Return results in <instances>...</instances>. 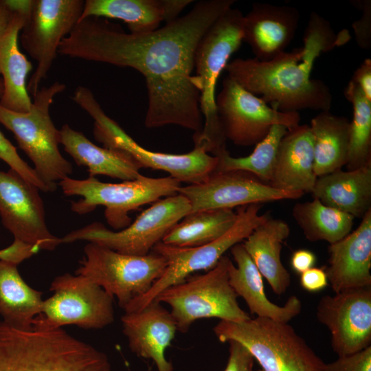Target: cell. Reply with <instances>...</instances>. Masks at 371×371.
<instances>
[{
	"label": "cell",
	"mask_w": 371,
	"mask_h": 371,
	"mask_svg": "<svg viewBox=\"0 0 371 371\" xmlns=\"http://www.w3.org/2000/svg\"><path fill=\"white\" fill-rule=\"evenodd\" d=\"M13 16L14 13L8 8L4 0H0V36L8 29Z\"/></svg>",
	"instance_id": "obj_44"
},
{
	"label": "cell",
	"mask_w": 371,
	"mask_h": 371,
	"mask_svg": "<svg viewBox=\"0 0 371 371\" xmlns=\"http://www.w3.org/2000/svg\"><path fill=\"white\" fill-rule=\"evenodd\" d=\"M25 19V16L14 13L8 29L0 36V75L3 86L0 105L21 113L28 112L32 102L26 84L32 65L20 51L18 44Z\"/></svg>",
	"instance_id": "obj_27"
},
{
	"label": "cell",
	"mask_w": 371,
	"mask_h": 371,
	"mask_svg": "<svg viewBox=\"0 0 371 371\" xmlns=\"http://www.w3.org/2000/svg\"><path fill=\"white\" fill-rule=\"evenodd\" d=\"M263 203H253L239 207L236 220L221 236L207 244L193 247H177L158 243L152 251L163 256L166 267L161 277L143 296L131 302L124 312H135L153 301L164 289L182 282L196 271L213 268L235 245L246 239L256 227L265 221L269 214H260Z\"/></svg>",
	"instance_id": "obj_10"
},
{
	"label": "cell",
	"mask_w": 371,
	"mask_h": 371,
	"mask_svg": "<svg viewBox=\"0 0 371 371\" xmlns=\"http://www.w3.org/2000/svg\"><path fill=\"white\" fill-rule=\"evenodd\" d=\"M358 227L328 247V265L324 269L335 293L371 286V210Z\"/></svg>",
	"instance_id": "obj_20"
},
{
	"label": "cell",
	"mask_w": 371,
	"mask_h": 371,
	"mask_svg": "<svg viewBox=\"0 0 371 371\" xmlns=\"http://www.w3.org/2000/svg\"><path fill=\"white\" fill-rule=\"evenodd\" d=\"M67 196L81 198L72 201L71 210L78 214L93 212L97 207H104L107 223L115 229L121 230L131 223L128 214L139 207L155 203L163 196L178 194L181 183L168 176L152 178L141 175L134 180L121 183H105L94 177L76 179L69 177L58 184Z\"/></svg>",
	"instance_id": "obj_8"
},
{
	"label": "cell",
	"mask_w": 371,
	"mask_h": 371,
	"mask_svg": "<svg viewBox=\"0 0 371 371\" xmlns=\"http://www.w3.org/2000/svg\"><path fill=\"white\" fill-rule=\"evenodd\" d=\"M231 262L224 255L204 274L189 276L155 297L154 300L170 306L177 330L186 333L195 321L201 319L238 322L251 318L240 307L238 296L229 284L228 269Z\"/></svg>",
	"instance_id": "obj_9"
},
{
	"label": "cell",
	"mask_w": 371,
	"mask_h": 371,
	"mask_svg": "<svg viewBox=\"0 0 371 371\" xmlns=\"http://www.w3.org/2000/svg\"><path fill=\"white\" fill-rule=\"evenodd\" d=\"M235 0H203L186 14L148 33H126L100 17L78 21L58 54L74 58L133 68L145 78L147 128L174 124L203 128L200 93L192 82L197 45L210 26Z\"/></svg>",
	"instance_id": "obj_1"
},
{
	"label": "cell",
	"mask_w": 371,
	"mask_h": 371,
	"mask_svg": "<svg viewBox=\"0 0 371 371\" xmlns=\"http://www.w3.org/2000/svg\"><path fill=\"white\" fill-rule=\"evenodd\" d=\"M60 144L77 165L87 168L89 177L105 175L130 181L141 175L140 165L130 154L121 150L98 146L67 124L60 129Z\"/></svg>",
	"instance_id": "obj_25"
},
{
	"label": "cell",
	"mask_w": 371,
	"mask_h": 371,
	"mask_svg": "<svg viewBox=\"0 0 371 371\" xmlns=\"http://www.w3.org/2000/svg\"><path fill=\"white\" fill-rule=\"evenodd\" d=\"M0 371H113L108 357L61 328L19 329L0 322Z\"/></svg>",
	"instance_id": "obj_3"
},
{
	"label": "cell",
	"mask_w": 371,
	"mask_h": 371,
	"mask_svg": "<svg viewBox=\"0 0 371 371\" xmlns=\"http://www.w3.org/2000/svg\"><path fill=\"white\" fill-rule=\"evenodd\" d=\"M121 321L133 353L153 360L158 371H174L165 352L175 338L177 327L170 311L162 303L153 300L141 310L125 313Z\"/></svg>",
	"instance_id": "obj_19"
},
{
	"label": "cell",
	"mask_w": 371,
	"mask_h": 371,
	"mask_svg": "<svg viewBox=\"0 0 371 371\" xmlns=\"http://www.w3.org/2000/svg\"><path fill=\"white\" fill-rule=\"evenodd\" d=\"M72 100L93 120V137L104 147L117 149L130 154L142 168L163 170L180 183L198 184L213 173L218 159L201 146L194 145L186 154H170L151 151L137 144L124 129L102 110L92 91L78 86Z\"/></svg>",
	"instance_id": "obj_7"
},
{
	"label": "cell",
	"mask_w": 371,
	"mask_h": 371,
	"mask_svg": "<svg viewBox=\"0 0 371 371\" xmlns=\"http://www.w3.org/2000/svg\"><path fill=\"white\" fill-rule=\"evenodd\" d=\"M311 193L323 204L362 218L371 210V165L319 177Z\"/></svg>",
	"instance_id": "obj_26"
},
{
	"label": "cell",
	"mask_w": 371,
	"mask_h": 371,
	"mask_svg": "<svg viewBox=\"0 0 371 371\" xmlns=\"http://www.w3.org/2000/svg\"><path fill=\"white\" fill-rule=\"evenodd\" d=\"M244 15L237 8H229L201 38L194 55L196 75L192 82L200 93L203 128L194 135V145L214 156L226 149V139L218 117L216 87L231 56L243 41Z\"/></svg>",
	"instance_id": "obj_4"
},
{
	"label": "cell",
	"mask_w": 371,
	"mask_h": 371,
	"mask_svg": "<svg viewBox=\"0 0 371 371\" xmlns=\"http://www.w3.org/2000/svg\"><path fill=\"white\" fill-rule=\"evenodd\" d=\"M358 7L362 12L359 20L355 21L352 26L359 47L363 49L371 48V1H357Z\"/></svg>",
	"instance_id": "obj_37"
},
{
	"label": "cell",
	"mask_w": 371,
	"mask_h": 371,
	"mask_svg": "<svg viewBox=\"0 0 371 371\" xmlns=\"http://www.w3.org/2000/svg\"><path fill=\"white\" fill-rule=\"evenodd\" d=\"M3 82H2L1 78L0 76V98L1 97V95L3 94Z\"/></svg>",
	"instance_id": "obj_45"
},
{
	"label": "cell",
	"mask_w": 371,
	"mask_h": 371,
	"mask_svg": "<svg viewBox=\"0 0 371 371\" xmlns=\"http://www.w3.org/2000/svg\"><path fill=\"white\" fill-rule=\"evenodd\" d=\"M8 8L12 12L21 14L26 18L29 15L33 0H4Z\"/></svg>",
	"instance_id": "obj_43"
},
{
	"label": "cell",
	"mask_w": 371,
	"mask_h": 371,
	"mask_svg": "<svg viewBox=\"0 0 371 371\" xmlns=\"http://www.w3.org/2000/svg\"><path fill=\"white\" fill-rule=\"evenodd\" d=\"M317 178L311 128L299 124L288 130L280 141L269 185L289 192L311 193Z\"/></svg>",
	"instance_id": "obj_24"
},
{
	"label": "cell",
	"mask_w": 371,
	"mask_h": 371,
	"mask_svg": "<svg viewBox=\"0 0 371 371\" xmlns=\"http://www.w3.org/2000/svg\"><path fill=\"white\" fill-rule=\"evenodd\" d=\"M216 104L225 139L240 146L257 144L275 124L283 125L288 130L300 124L298 112H282L272 108L227 76L216 97Z\"/></svg>",
	"instance_id": "obj_15"
},
{
	"label": "cell",
	"mask_w": 371,
	"mask_h": 371,
	"mask_svg": "<svg viewBox=\"0 0 371 371\" xmlns=\"http://www.w3.org/2000/svg\"><path fill=\"white\" fill-rule=\"evenodd\" d=\"M232 209H216L190 212L176 223L161 242L177 247H193L211 243L226 232L236 220Z\"/></svg>",
	"instance_id": "obj_31"
},
{
	"label": "cell",
	"mask_w": 371,
	"mask_h": 371,
	"mask_svg": "<svg viewBox=\"0 0 371 371\" xmlns=\"http://www.w3.org/2000/svg\"><path fill=\"white\" fill-rule=\"evenodd\" d=\"M256 371H262L261 369L258 370H256Z\"/></svg>",
	"instance_id": "obj_46"
},
{
	"label": "cell",
	"mask_w": 371,
	"mask_h": 371,
	"mask_svg": "<svg viewBox=\"0 0 371 371\" xmlns=\"http://www.w3.org/2000/svg\"><path fill=\"white\" fill-rule=\"evenodd\" d=\"M191 212L188 200L177 194L159 199L144 210L128 227L118 231L94 222L60 238L61 243L86 240L121 254L145 256L168 231Z\"/></svg>",
	"instance_id": "obj_12"
},
{
	"label": "cell",
	"mask_w": 371,
	"mask_h": 371,
	"mask_svg": "<svg viewBox=\"0 0 371 371\" xmlns=\"http://www.w3.org/2000/svg\"><path fill=\"white\" fill-rule=\"evenodd\" d=\"M65 88V84L56 81L39 89L33 95L28 112H16L0 105V123L13 133L49 192L55 191L58 183L69 177L73 170L71 163L60 153V130L49 115L54 98Z\"/></svg>",
	"instance_id": "obj_5"
},
{
	"label": "cell",
	"mask_w": 371,
	"mask_h": 371,
	"mask_svg": "<svg viewBox=\"0 0 371 371\" xmlns=\"http://www.w3.org/2000/svg\"><path fill=\"white\" fill-rule=\"evenodd\" d=\"M40 190L12 170H0V217L3 225L21 240L39 250L52 251L61 240L49 230Z\"/></svg>",
	"instance_id": "obj_16"
},
{
	"label": "cell",
	"mask_w": 371,
	"mask_h": 371,
	"mask_svg": "<svg viewBox=\"0 0 371 371\" xmlns=\"http://www.w3.org/2000/svg\"><path fill=\"white\" fill-rule=\"evenodd\" d=\"M348 41L346 34H335L330 23L312 12L303 36L304 45L284 52L267 61L236 58L225 70L227 77L266 104L282 112L302 109L330 111L333 96L327 85L310 77L314 63L322 52Z\"/></svg>",
	"instance_id": "obj_2"
},
{
	"label": "cell",
	"mask_w": 371,
	"mask_h": 371,
	"mask_svg": "<svg viewBox=\"0 0 371 371\" xmlns=\"http://www.w3.org/2000/svg\"><path fill=\"white\" fill-rule=\"evenodd\" d=\"M213 331L221 342L244 346L262 371H324L325 363L288 323L260 317L220 320Z\"/></svg>",
	"instance_id": "obj_6"
},
{
	"label": "cell",
	"mask_w": 371,
	"mask_h": 371,
	"mask_svg": "<svg viewBox=\"0 0 371 371\" xmlns=\"http://www.w3.org/2000/svg\"><path fill=\"white\" fill-rule=\"evenodd\" d=\"M299 21L300 12L294 7L254 3L244 15L243 41L249 45L255 58L270 60L285 52Z\"/></svg>",
	"instance_id": "obj_21"
},
{
	"label": "cell",
	"mask_w": 371,
	"mask_h": 371,
	"mask_svg": "<svg viewBox=\"0 0 371 371\" xmlns=\"http://www.w3.org/2000/svg\"><path fill=\"white\" fill-rule=\"evenodd\" d=\"M84 3L82 0H33L20 38L23 49L37 63L27 85L32 96L47 76L62 40L78 22Z\"/></svg>",
	"instance_id": "obj_14"
},
{
	"label": "cell",
	"mask_w": 371,
	"mask_h": 371,
	"mask_svg": "<svg viewBox=\"0 0 371 371\" xmlns=\"http://www.w3.org/2000/svg\"><path fill=\"white\" fill-rule=\"evenodd\" d=\"M178 194L188 200L191 212L233 210L253 203L297 199L304 194L276 189L254 175L240 170L214 171L202 183L181 186Z\"/></svg>",
	"instance_id": "obj_17"
},
{
	"label": "cell",
	"mask_w": 371,
	"mask_h": 371,
	"mask_svg": "<svg viewBox=\"0 0 371 371\" xmlns=\"http://www.w3.org/2000/svg\"><path fill=\"white\" fill-rule=\"evenodd\" d=\"M42 292L30 287L22 278L17 265L0 260V315L5 324L19 328H32L41 313Z\"/></svg>",
	"instance_id": "obj_30"
},
{
	"label": "cell",
	"mask_w": 371,
	"mask_h": 371,
	"mask_svg": "<svg viewBox=\"0 0 371 371\" xmlns=\"http://www.w3.org/2000/svg\"><path fill=\"white\" fill-rule=\"evenodd\" d=\"M50 291L54 294L43 300L41 313L32 321L34 328L49 330L73 324L100 329L114 321L113 297L85 276H58Z\"/></svg>",
	"instance_id": "obj_13"
},
{
	"label": "cell",
	"mask_w": 371,
	"mask_h": 371,
	"mask_svg": "<svg viewBox=\"0 0 371 371\" xmlns=\"http://www.w3.org/2000/svg\"><path fill=\"white\" fill-rule=\"evenodd\" d=\"M76 271L116 297L123 309L133 300L145 295L163 274L166 259L154 251L145 256L119 253L89 243Z\"/></svg>",
	"instance_id": "obj_11"
},
{
	"label": "cell",
	"mask_w": 371,
	"mask_h": 371,
	"mask_svg": "<svg viewBox=\"0 0 371 371\" xmlns=\"http://www.w3.org/2000/svg\"><path fill=\"white\" fill-rule=\"evenodd\" d=\"M230 252L236 266L232 261L229 265V284L237 296L245 300L251 313L288 323L301 313L302 304L295 295L290 296L283 306H278L268 299L262 276L243 243L233 246Z\"/></svg>",
	"instance_id": "obj_22"
},
{
	"label": "cell",
	"mask_w": 371,
	"mask_h": 371,
	"mask_svg": "<svg viewBox=\"0 0 371 371\" xmlns=\"http://www.w3.org/2000/svg\"><path fill=\"white\" fill-rule=\"evenodd\" d=\"M317 320L328 330L338 357L371 346V286L323 296L317 305Z\"/></svg>",
	"instance_id": "obj_18"
},
{
	"label": "cell",
	"mask_w": 371,
	"mask_h": 371,
	"mask_svg": "<svg viewBox=\"0 0 371 371\" xmlns=\"http://www.w3.org/2000/svg\"><path fill=\"white\" fill-rule=\"evenodd\" d=\"M229 344V358L224 371H254V358L249 350L238 341Z\"/></svg>",
	"instance_id": "obj_38"
},
{
	"label": "cell",
	"mask_w": 371,
	"mask_h": 371,
	"mask_svg": "<svg viewBox=\"0 0 371 371\" xmlns=\"http://www.w3.org/2000/svg\"><path fill=\"white\" fill-rule=\"evenodd\" d=\"M292 215L305 238L311 242L335 243L351 232L355 218L316 199L297 203Z\"/></svg>",
	"instance_id": "obj_32"
},
{
	"label": "cell",
	"mask_w": 371,
	"mask_h": 371,
	"mask_svg": "<svg viewBox=\"0 0 371 371\" xmlns=\"http://www.w3.org/2000/svg\"><path fill=\"white\" fill-rule=\"evenodd\" d=\"M287 223L270 216L243 240V245L272 291L284 293L291 284V276L281 260L283 241L289 236Z\"/></svg>",
	"instance_id": "obj_28"
},
{
	"label": "cell",
	"mask_w": 371,
	"mask_h": 371,
	"mask_svg": "<svg viewBox=\"0 0 371 371\" xmlns=\"http://www.w3.org/2000/svg\"><path fill=\"white\" fill-rule=\"evenodd\" d=\"M315 262V254L308 249H297L293 253L291 258L292 269L300 274L313 267Z\"/></svg>",
	"instance_id": "obj_42"
},
{
	"label": "cell",
	"mask_w": 371,
	"mask_h": 371,
	"mask_svg": "<svg viewBox=\"0 0 371 371\" xmlns=\"http://www.w3.org/2000/svg\"><path fill=\"white\" fill-rule=\"evenodd\" d=\"M287 131V128L283 125H273L267 135L256 144L254 151L246 157H234L230 155L227 149L223 150L215 156L218 159L215 171H243L269 184L275 168L279 145Z\"/></svg>",
	"instance_id": "obj_33"
},
{
	"label": "cell",
	"mask_w": 371,
	"mask_h": 371,
	"mask_svg": "<svg viewBox=\"0 0 371 371\" xmlns=\"http://www.w3.org/2000/svg\"><path fill=\"white\" fill-rule=\"evenodd\" d=\"M363 91L366 98L371 102V60L365 59L355 70L351 79Z\"/></svg>",
	"instance_id": "obj_41"
},
{
	"label": "cell",
	"mask_w": 371,
	"mask_h": 371,
	"mask_svg": "<svg viewBox=\"0 0 371 371\" xmlns=\"http://www.w3.org/2000/svg\"><path fill=\"white\" fill-rule=\"evenodd\" d=\"M0 159L9 166L10 169L16 172L40 190L47 192L48 189L40 179L33 168L30 167L18 154L16 147L0 131Z\"/></svg>",
	"instance_id": "obj_35"
},
{
	"label": "cell",
	"mask_w": 371,
	"mask_h": 371,
	"mask_svg": "<svg viewBox=\"0 0 371 371\" xmlns=\"http://www.w3.org/2000/svg\"><path fill=\"white\" fill-rule=\"evenodd\" d=\"M313 142L314 172L317 177L346 166L350 122L344 116L322 111L309 125Z\"/></svg>",
	"instance_id": "obj_29"
},
{
	"label": "cell",
	"mask_w": 371,
	"mask_h": 371,
	"mask_svg": "<svg viewBox=\"0 0 371 371\" xmlns=\"http://www.w3.org/2000/svg\"><path fill=\"white\" fill-rule=\"evenodd\" d=\"M324 371H371V346L346 356L338 357L325 363Z\"/></svg>",
	"instance_id": "obj_36"
},
{
	"label": "cell",
	"mask_w": 371,
	"mask_h": 371,
	"mask_svg": "<svg viewBox=\"0 0 371 371\" xmlns=\"http://www.w3.org/2000/svg\"><path fill=\"white\" fill-rule=\"evenodd\" d=\"M192 0H86L79 21L100 17L123 21L131 33H148L178 18Z\"/></svg>",
	"instance_id": "obj_23"
},
{
	"label": "cell",
	"mask_w": 371,
	"mask_h": 371,
	"mask_svg": "<svg viewBox=\"0 0 371 371\" xmlns=\"http://www.w3.org/2000/svg\"><path fill=\"white\" fill-rule=\"evenodd\" d=\"M344 95L353 108L346 166L348 170H354L371 165V102L352 80Z\"/></svg>",
	"instance_id": "obj_34"
},
{
	"label": "cell",
	"mask_w": 371,
	"mask_h": 371,
	"mask_svg": "<svg viewBox=\"0 0 371 371\" xmlns=\"http://www.w3.org/2000/svg\"><path fill=\"white\" fill-rule=\"evenodd\" d=\"M301 286L308 292H318L328 284L324 269L312 267L300 274Z\"/></svg>",
	"instance_id": "obj_40"
},
{
	"label": "cell",
	"mask_w": 371,
	"mask_h": 371,
	"mask_svg": "<svg viewBox=\"0 0 371 371\" xmlns=\"http://www.w3.org/2000/svg\"><path fill=\"white\" fill-rule=\"evenodd\" d=\"M39 249L21 240H14L8 247L0 249V260L15 265L36 254Z\"/></svg>",
	"instance_id": "obj_39"
}]
</instances>
